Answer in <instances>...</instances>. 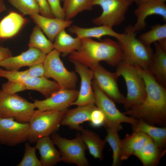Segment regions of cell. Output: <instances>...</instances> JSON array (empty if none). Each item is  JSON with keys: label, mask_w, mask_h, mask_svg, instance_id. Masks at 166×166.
I'll list each match as a JSON object with an SVG mask.
<instances>
[{"label": "cell", "mask_w": 166, "mask_h": 166, "mask_svg": "<svg viewBox=\"0 0 166 166\" xmlns=\"http://www.w3.org/2000/svg\"><path fill=\"white\" fill-rule=\"evenodd\" d=\"M144 82L146 96L141 104L124 113L151 124H162L166 121V88L158 83L148 69L135 65Z\"/></svg>", "instance_id": "obj_1"}, {"label": "cell", "mask_w": 166, "mask_h": 166, "mask_svg": "<svg viewBox=\"0 0 166 166\" xmlns=\"http://www.w3.org/2000/svg\"><path fill=\"white\" fill-rule=\"evenodd\" d=\"M81 39L79 49L69 55L70 61H78L90 69L101 61L115 66L122 61V51L118 42L109 38L100 42L90 38Z\"/></svg>", "instance_id": "obj_2"}, {"label": "cell", "mask_w": 166, "mask_h": 166, "mask_svg": "<svg viewBox=\"0 0 166 166\" xmlns=\"http://www.w3.org/2000/svg\"><path fill=\"white\" fill-rule=\"evenodd\" d=\"M123 33V37L117 41L122 51V60L148 69L154 52L151 46L146 45L136 38L133 26L126 27Z\"/></svg>", "instance_id": "obj_3"}, {"label": "cell", "mask_w": 166, "mask_h": 166, "mask_svg": "<svg viewBox=\"0 0 166 166\" xmlns=\"http://www.w3.org/2000/svg\"><path fill=\"white\" fill-rule=\"evenodd\" d=\"M117 66L116 72L124 78L127 86V95L123 105L127 110L144 101L146 96L145 85L134 65L122 60Z\"/></svg>", "instance_id": "obj_4"}, {"label": "cell", "mask_w": 166, "mask_h": 166, "mask_svg": "<svg viewBox=\"0 0 166 166\" xmlns=\"http://www.w3.org/2000/svg\"><path fill=\"white\" fill-rule=\"evenodd\" d=\"M67 109L62 111L35 110L28 122L29 142L36 143L39 139L49 136L55 132Z\"/></svg>", "instance_id": "obj_5"}, {"label": "cell", "mask_w": 166, "mask_h": 166, "mask_svg": "<svg viewBox=\"0 0 166 166\" xmlns=\"http://www.w3.org/2000/svg\"><path fill=\"white\" fill-rule=\"evenodd\" d=\"M92 86L95 98V104L105 117V125L107 128L118 132L122 129L121 123H126L133 125L138 119L126 116L119 111L114 103L97 85L94 81Z\"/></svg>", "instance_id": "obj_6"}, {"label": "cell", "mask_w": 166, "mask_h": 166, "mask_svg": "<svg viewBox=\"0 0 166 166\" xmlns=\"http://www.w3.org/2000/svg\"><path fill=\"white\" fill-rule=\"evenodd\" d=\"M35 108L33 103L17 94L8 93L0 90L1 118H12L19 122L28 123Z\"/></svg>", "instance_id": "obj_7"}, {"label": "cell", "mask_w": 166, "mask_h": 166, "mask_svg": "<svg viewBox=\"0 0 166 166\" xmlns=\"http://www.w3.org/2000/svg\"><path fill=\"white\" fill-rule=\"evenodd\" d=\"M92 2L93 6H99L102 10L101 14L93 19V23L113 27L123 22L129 7L134 2L133 0H92Z\"/></svg>", "instance_id": "obj_8"}, {"label": "cell", "mask_w": 166, "mask_h": 166, "mask_svg": "<svg viewBox=\"0 0 166 166\" xmlns=\"http://www.w3.org/2000/svg\"><path fill=\"white\" fill-rule=\"evenodd\" d=\"M51 135L53 143L60 152L61 161L73 163L78 166L89 165L85 154L87 148L80 133H78L71 140L62 137L55 132Z\"/></svg>", "instance_id": "obj_9"}, {"label": "cell", "mask_w": 166, "mask_h": 166, "mask_svg": "<svg viewBox=\"0 0 166 166\" xmlns=\"http://www.w3.org/2000/svg\"><path fill=\"white\" fill-rule=\"evenodd\" d=\"M60 53L53 49L47 54L43 62L45 77L55 80L61 88L72 89L76 86L77 75L65 67L60 57Z\"/></svg>", "instance_id": "obj_10"}, {"label": "cell", "mask_w": 166, "mask_h": 166, "mask_svg": "<svg viewBox=\"0 0 166 166\" xmlns=\"http://www.w3.org/2000/svg\"><path fill=\"white\" fill-rule=\"evenodd\" d=\"M90 69L93 81L113 101L123 104L125 97L119 89L117 80L119 77L116 72L108 71L99 63L94 65Z\"/></svg>", "instance_id": "obj_11"}, {"label": "cell", "mask_w": 166, "mask_h": 166, "mask_svg": "<svg viewBox=\"0 0 166 166\" xmlns=\"http://www.w3.org/2000/svg\"><path fill=\"white\" fill-rule=\"evenodd\" d=\"M29 133L28 123L18 122L12 118L0 120V144L13 146L28 140Z\"/></svg>", "instance_id": "obj_12"}, {"label": "cell", "mask_w": 166, "mask_h": 166, "mask_svg": "<svg viewBox=\"0 0 166 166\" xmlns=\"http://www.w3.org/2000/svg\"><path fill=\"white\" fill-rule=\"evenodd\" d=\"M79 91L74 89L61 88L45 100H35V108L41 111H62L68 109L77 99Z\"/></svg>", "instance_id": "obj_13"}, {"label": "cell", "mask_w": 166, "mask_h": 166, "mask_svg": "<svg viewBox=\"0 0 166 166\" xmlns=\"http://www.w3.org/2000/svg\"><path fill=\"white\" fill-rule=\"evenodd\" d=\"M74 64L75 72L81 78V86L77 97L71 105L82 106L91 104H95V98L92 86L93 80L91 70L81 63L71 61Z\"/></svg>", "instance_id": "obj_14"}, {"label": "cell", "mask_w": 166, "mask_h": 166, "mask_svg": "<svg viewBox=\"0 0 166 166\" xmlns=\"http://www.w3.org/2000/svg\"><path fill=\"white\" fill-rule=\"evenodd\" d=\"M46 54L40 50L29 47L20 54L11 56L0 61V66L8 70L18 71L21 67L43 63Z\"/></svg>", "instance_id": "obj_15"}, {"label": "cell", "mask_w": 166, "mask_h": 166, "mask_svg": "<svg viewBox=\"0 0 166 166\" xmlns=\"http://www.w3.org/2000/svg\"><path fill=\"white\" fill-rule=\"evenodd\" d=\"M134 11L136 21L133 26L136 32L145 27L147 18L152 15L161 17L166 21V5L165 2L160 0H148L140 4Z\"/></svg>", "instance_id": "obj_16"}, {"label": "cell", "mask_w": 166, "mask_h": 166, "mask_svg": "<svg viewBox=\"0 0 166 166\" xmlns=\"http://www.w3.org/2000/svg\"><path fill=\"white\" fill-rule=\"evenodd\" d=\"M30 17L36 25L45 34L48 38L53 42L60 32L70 27L73 23L71 20L48 18L39 14L32 15Z\"/></svg>", "instance_id": "obj_17"}, {"label": "cell", "mask_w": 166, "mask_h": 166, "mask_svg": "<svg viewBox=\"0 0 166 166\" xmlns=\"http://www.w3.org/2000/svg\"><path fill=\"white\" fill-rule=\"evenodd\" d=\"M97 107L95 104L79 106L67 109L61 121V124L69 127L70 129L81 131L83 128L80 126L84 122L89 121L93 110Z\"/></svg>", "instance_id": "obj_18"}, {"label": "cell", "mask_w": 166, "mask_h": 166, "mask_svg": "<svg viewBox=\"0 0 166 166\" xmlns=\"http://www.w3.org/2000/svg\"><path fill=\"white\" fill-rule=\"evenodd\" d=\"M152 139L143 132H133L121 140V161L125 160L144 146Z\"/></svg>", "instance_id": "obj_19"}, {"label": "cell", "mask_w": 166, "mask_h": 166, "mask_svg": "<svg viewBox=\"0 0 166 166\" xmlns=\"http://www.w3.org/2000/svg\"><path fill=\"white\" fill-rule=\"evenodd\" d=\"M35 146L40 155L42 166H53L61 161V154L55 148L49 136L41 138L37 141Z\"/></svg>", "instance_id": "obj_20"}, {"label": "cell", "mask_w": 166, "mask_h": 166, "mask_svg": "<svg viewBox=\"0 0 166 166\" xmlns=\"http://www.w3.org/2000/svg\"><path fill=\"white\" fill-rule=\"evenodd\" d=\"M69 27V32L76 34L77 37L81 39L94 38L100 39L103 36H109L115 38L119 41L122 39L124 36L123 33H117L113 30V27L105 25L87 28L73 25Z\"/></svg>", "instance_id": "obj_21"}, {"label": "cell", "mask_w": 166, "mask_h": 166, "mask_svg": "<svg viewBox=\"0 0 166 166\" xmlns=\"http://www.w3.org/2000/svg\"><path fill=\"white\" fill-rule=\"evenodd\" d=\"M153 43L155 51L148 69L157 82L166 88V51L157 42Z\"/></svg>", "instance_id": "obj_22"}, {"label": "cell", "mask_w": 166, "mask_h": 166, "mask_svg": "<svg viewBox=\"0 0 166 166\" xmlns=\"http://www.w3.org/2000/svg\"><path fill=\"white\" fill-rule=\"evenodd\" d=\"M165 151L159 147L151 139L133 155L138 158L144 166H153L158 164Z\"/></svg>", "instance_id": "obj_23"}, {"label": "cell", "mask_w": 166, "mask_h": 166, "mask_svg": "<svg viewBox=\"0 0 166 166\" xmlns=\"http://www.w3.org/2000/svg\"><path fill=\"white\" fill-rule=\"evenodd\" d=\"M23 83L25 90L37 91L46 98L61 88L57 82L45 77H29L23 81Z\"/></svg>", "instance_id": "obj_24"}, {"label": "cell", "mask_w": 166, "mask_h": 166, "mask_svg": "<svg viewBox=\"0 0 166 166\" xmlns=\"http://www.w3.org/2000/svg\"><path fill=\"white\" fill-rule=\"evenodd\" d=\"M133 132H143L148 136L160 148L163 149L166 142V128L156 127L141 119L132 125Z\"/></svg>", "instance_id": "obj_25"}, {"label": "cell", "mask_w": 166, "mask_h": 166, "mask_svg": "<svg viewBox=\"0 0 166 166\" xmlns=\"http://www.w3.org/2000/svg\"><path fill=\"white\" fill-rule=\"evenodd\" d=\"M26 22L25 19L15 12H10L0 22V38L11 37L18 33Z\"/></svg>", "instance_id": "obj_26"}, {"label": "cell", "mask_w": 166, "mask_h": 166, "mask_svg": "<svg viewBox=\"0 0 166 166\" xmlns=\"http://www.w3.org/2000/svg\"><path fill=\"white\" fill-rule=\"evenodd\" d=\"M53 43L54 49L64 56L69 55L78 50L81 45V39L73 38L67 33L65 29L60 32L56 37Z\"/></svg>", "instance_id": "obj_27"}, {"label": "cell", "mask_w": 166, "mask_h": 166, "mask_svg": "<svg viewBox=\"0 0 166 166\" xmlns=\"http://www.w3.org/2000/svg\"><path fill=\"white\" fill-rule=\"evenodd\" d=\"M81 132L82 139L90 154L95 158L102 160L104 158L103 151L106 141L90 130L83 128Z\"/></svg>", "instance_id": "obj_28"}, {"label": "cell", "mask_w": 166, "mask_h": 166, "mask_svg": "<svg viewBox=\"0 0 166 166\" xmlns=\"http://www.w3.org/2000/svg\"><path fill=\"white\" fill-rule=\"evenodd\" d=\"M62 7L65 19L71 20L85 10H91L93 7L92 0H64Z\"/></svg>", "instance_id": "obj_29"}, {"label": "cell", "mask_w": 166, "mask_h": 166, "mask_svg": "<svg viewBox=\"0 0 166 166\" xmlns=\"http://www.w3.org/2000/svg\"><path fill=\"white\" fill-rule=\"evenodd\" d=\"M28 45L29 47L38 49L46 54L54 49L53 43L46 38L37 25L33 29Z\"/></svg>", "instance_id": "obj_30"}, {"label": "cell", "mask_w": 166, "mask_h": 166, "mask_svg": "<svg viewBox=\"0 0 166 166\" xmlns=\"http://www.w3.org/2000/svg\"><path fill=\"white\" fill-rule=\"evenodd\" d=\"M144 44L151 46L155 42L166 39V24H156L148 31L141 34L139 38Z\"/></svg>", "instance_id": "obj_31"}, {"label": "cell", "mask_w": 166, "mask_h": 166, "mask_svg": "<svg viewBox=\"0 0 166 166\" xmlns=\"http://www.w3.org/2000/svg\"><path fill=\"white\" fill-rule=\"evenodd\" d=\"M107 134L105 140L108 142L113 151V162L112 166H117L119 164L121 140L117 131L109 128L107 129Z\"/></svg>", "instance_id": "obj_32"}, {"label": "cell", "mask_w": 166, "mask_h": 166, "mask_svg": "<svg viewBox=\"0 0 166 166\" xmlns=\"http://www.w3.org/2000/svg\"><path fill=\"white\" fill-rule=\"evenodd\" d=\"M15 7L24 15L39 14V9L35 0H8Z\"/></svg>", "instance_id": "obj_33"}, {"label": "cell", "mask_w": 166, "mask_h": 166, "mask_svg": "<svg viewBox=\"0 0 166 166\" xmlns=\"http://www.w3.org/2000/svg\"><path fill=\"white\" fill-rule=\"evenodd\" d=\"M35 146H31L26 142L25 145V152L21 161L17 166H42L40 160L37 158Z\"/></svg>", "instance_id": "obj_34"}, {"label": "cell", "mask_w": 166, "mask_h": 166, "mask_svg": "<svg viewBox=\"0 0 166 166\" xmlns=\"http://www.w3.org/2000/svg\"><path fill=\"white\" fill-rule=\"evenodd\" d=\"M0 77H3L12 81H23L29 77L27 74V70L19 71L8 70L0 68Z\"/></svg>", "instance_id": "obj_35"}, {"label": "cell", "mask_w": 166, "mask_h": 166, "mask_svg": "<svg viewBox=\"0 0 166 166\" xmlns=\"http://www.w3.org/2000/svg\"><path fill=\"white\" fill-rule=\"evenodd\" d=\"M93 127H100L105 124V118L102 111L97 107L92 112L89 121Z\"/></svg>", "instance_id": "obj_36"}, {"label": "cell", "mask_w": 166, "mask_h": 166, "mask_svg": "<svg viewBox=\"0 0 166 166\" xmlns=\"http://www.w3.org/2000/svg\"><path fill=\"white\" fill-rule=\"evenodd\" d=\"M4 92L9 93H16L25 90L23 81H8L2 85V89Z\"/></svg>", "instance_id": "obj_37"}, {"label": "cell", "mask_w": 166, "mask_h": 166, "mask_svg": "<svg viewBox=\"0 0 166 166\" xmlns=\"http://www.w3.org/2000/svg\"><path fill=\"white\" fill-rule=\"evenodd\" d=\"M50 8L55 18L65 19V16L60 4L61 0H47Z\"/></svg>", "instance_id": "obj_38"}, {"label": "cell", "mask_w": 166, "mask_h": 166, "mask_svg": "<svg viewBox=\"0 0 166 166\" xmlns=\"http://www.w3.org/2000/svg\"><path fill=\"white\" fill-rule=\"evenodd\" d=\"M27 72L28 76L30 77H45L43 62L30 66Z\"/></svg>", "instance_id": "obj_39"}, {"label": "cell", "mask_w": 166, "mask_h": 166, "mask_svg": "<svg viewBox=\"0 0 166 166\" xmlns=\"http://www.w3.org/2000/svg\"><path fill=\"white\" fill-rule=\"evenodd\" d=\"M41 15L48 18H55L53 16L47 0H35Z\"/></svg>", "instance_id": "obj_40"}, {"label": "cell", "mask_w": 166, "mask_h": 166, "mask_svg": "<svg viewBox=\"0 0 166 166\" xmlns=\"http://www.w3.org/2000/svg\"><path fill=\"white\" fill-rule=\"evenodd\" d=\"M11 56V52L8 48L0 47V61Z\"/></svg>", "instance_id": "obj_41"}, {"label": "cell", "mask_w": 166, "mask_h": 166, "mask_svg": "<svg viewBox=\"0 0 166 166\" xmlns=\"http://www.w3.org/2000/svg\"><path fill=\"white\" fill-rule=\"evenodd\" d=\"M157 42L162 49L166 51V39L160 40Z\"/></svg>", "instance_id": "obj_42"}, {"label": "cell", "mask_w": 166, "mask_h": 166, "mask_svg": "<svg viewBox=\"0 0 166 166\" xmlns=\"http://www.w3.org/2000/svg\"><path fill=\"white\" fill-rule=\"evenodd\" d=\"M6 10L3 0H0V15Z\"/></svg>", "instance_id": "obj_43"}, {"label": "cell", "mask_w": 166, "mask_h": 166, "mask_svg": "<svg viewBox=\"0 0 166 166\" xmlns=\"http://www.w3.org/2000/svg\"><path fill=\"white\" fill-rule=\"evenodd\" d=\"M134 2H135L138 6L140 3L147 1L148 0H133Z\"/></svg>", "instance_id": "obj_44"}, {"label": "cell", "mask_w": 166, "mask_h": 166, "mask_svg": "<svg viewBox=\"0 0 166 166\" xmlns=\"http://www.w3.org/2000/svg\"><path fill=\"white\" fill-rule=\"evenodd\" d=\"M160 0L163 2H166V0Z\"/></svg>", "instance_id": "obj_45"}, {"label": "cell", "mask_w": 166, "mask_h": 166, "mask_svg": "<svg viewBox=\"0 0 166 166\" xmlns=\"http://www.w3.org/2000/svg\"><path fill=\"white\" fill-rule=\"evenodd\" d=\"M64 0H61V1H63Z\"/></svg>", "instance_id": "obj_46"}, {"label": "cell", "mask_w": 166, "mask_h": 166, "mask_svg": "<svg viewBox=\"0 0 166 166\" xmlns=\"http://www.w3.org/2000/svg\"><path fill=\"white\" fill-rule=\"evenodd\" d=\"M1 117L0 115V119H1Z\"/></svg>", "instance_id": "obj_47"}]
</instances>
